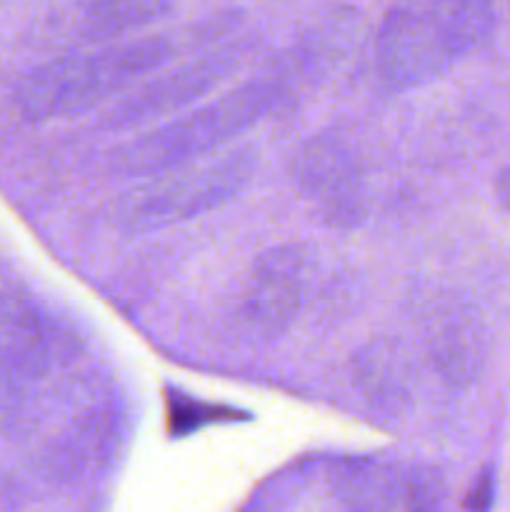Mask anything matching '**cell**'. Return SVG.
<instances>
[{"instance_id":"cell-1","label":"cell","mask_w":510,"mask_h":512,"mask_svg":"<svg viewBox=\"0 0 510 512\" xmlns=\"http://www.w3.org/2000/svg\"><path fill=\"white\" fill-rule=\"evenodd\" d=\"M290 88L285 73L250 78L223 95L138 130L110 150V170L123 178H153L228 150L238 135L280 108Z\"/></svg>"},{"instance_id":"cell-2","label":"cell","mask_w":510,"mask_h":512,"mask_svg":"<svg viewBox=\"0 0 510 512\" xmlns=\"http://www.w3.org/2000/svg\"><path fill=\"white\" fill-rule=\"evenodd\" d=\"M495 30L493 0H410L385 15L375 43L390 90L423 88L483 48Z\"/></svg>"},{"instance_id":"cell-3","label":"cell","mask_w":510,"mask_h":512,"mask_svg":"<svg viewBox=\"0 0 510 512\" xmlns=\"http://www.w3.org/2000/svg\"><path fill=\"white\" fill-rule=\"evenodd\" d=\"M173 58L175 43L165 35H140L60 55L25 75L18 108L30 123L78 118L110 105Z\"/></svg>"},{"instance_id":"cell-4","label":"cell","mask_w":510,"mask_h":512,"mask_svg":"<svg viewBox=\"0 0 510 512\" xmlns=\"http://www.w3.org/2000/svg\"><path fill=\"white\" fill-rule=\"evenodd\" d=\"M253 173L255 155L248 148H228L153 175L120 203L118 223L125 233L140 235L203 218L238 198L250 185Z\"/></svg>"},{"instance_id":"cell-5","label":"cell","mask_w":510,"mask_h":512,"mask_svg":"<svg viewBox=\"0 0 510 512\" xmlns=\"http://www.w3.org/2000/svg\"><path fill=\"white\" fill-rule=\"evenodd\" d=\"M63 363V338L23 290H0V428L25 433Z\"/></svg>"},{"instance_id":"cell-6","label":"cell","mask_w":510,"mask_h":512,"mask_svg":"<svg viewBox=\"0 0 510 512\" xmlns=\"http://www.w3.org/2000/svg\"><path fill=\"white\" fill-rule=\"evenodd\" d=\"M240 63L243 53L238 48H223L175 68L165 65L105 105L98 128L105 133H138L163 123L208 98V93L220 88Z\"/></svg>"},{"instance_id":"cell-7","label":"cell","mask_w":510,"mask_h":512,"mask_svg":"<svg viewBox=\"0 0 510 512\" xmlns=\"http://www.w3.org/2000/svg\"><path fill=\"white\" fill-rule=\"evenodd\" d=\"M308 283V255L300 245H280L260 255L240 303V320L260 343L288 333Z\"/></svg>"},{"instance_id":"cell-8","label":"cell","mask_w":510,"mask_h":512,"mask_svg":"<svg viewBox=\"0 0 510 512\" xmlns=\"http://www.w3.org/2000/svg\"><path fill=\"white\" fill-rule=\"evenodd\" d=\"M293 178L300 193L330 225L350 228L363 215V175L353 150L333 135H318L298 150Z\"/></svg>"},{"instance_id":"cell-9","label":"cell","mask_w":510,"mask_h":512,"mask_svg":"<svg viewBox=\"0 0 510 512\" xmlns=\"http://www.w3.org/2000/svg\"><path fill=\"white\" fill-rule=\"evenodd\" d=\"M333 493L348 512H403V470L373 458L333 468Z\"/></svg>"},{"instance_id":"cell-10","label":"cell","mask_w":510,"mask_h":512,"mask_svg":"<svg viewBox=\"0 0 510 512\" xmlns=\"http://www.w3.org/2000/svg\"><path fill=\"white\" fill-rule=\"evenodd\" d=\"M170 13V0H90L78 18L80 43L108 45L135 38Z\"/></svg>"},{"instance_id":"cell-11","label":"cell","mask_w":510,"mask_h":512,"mask_svg":"<svg viewBox=\"0 0 510 512\" xmlns=\"http://www.w3.org/2000/svg\"><path fill=\"white\" fill-rule=\"evenodd\" d=\"M445 483L435 468L403 470V512H443Z\"/></svg>"},{"instance_id":"cell-12","label":"cell","mask_w":510,"mask_h":512,"mask_svg":"<svg viewBox=\"0 0 510 512\" xmlns=\"http://www.w3.org/2000/svg\"><path fill=\"white\" fill-rule=\"evenodd\" d=\"M495 503V473L493 468H485L483 473L475 478L473 488L468 490L463 500V508L468 512H490Z\"/></svg>"},{"instance_id":"cell-13","label":"cell","mask_w":510,"mask_h":512,"mask_svg":"<svg viewBox=\"0 0 510 512\" xmlns=\"http://www.w3.org/2000/svg\"><path fill=\"white\" fill-rule=\"evenodd\" d=\"M495 190H498L500 205H503V208L510 213V168L503 170V173L498 175V185H495Z\"/></svg>"}]
</instances>
